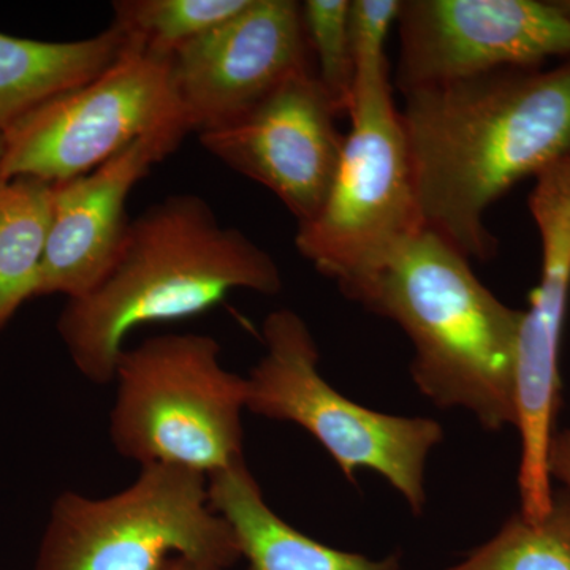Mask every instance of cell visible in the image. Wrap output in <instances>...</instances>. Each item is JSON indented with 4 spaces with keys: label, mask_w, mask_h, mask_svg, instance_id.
I'll use <instances>...</instances> for the list:
<instances>
[{
    "label": "cell",
    "mask_w": 570,
    "mask_h": 570,
    "mask_svg": "<svg viewBox=\"0 0 570 570\" xmlns=\"http://www.w3.org/2000/svg\"><path fill=\"white\" fill-rule=\"evenodd\" d=\"M283 284L264 247L220 224L200 195L175 194L130 220L104 279L67 299L58 333L78 373L107 385L135 328L198 316L234 291L276 295Z\"/></svg>",
    "instance_id": "7a4b0ae2"
},
{
    "label": "cell",
    "mask_w": 570,
    "mask_h": 570,
    "mask_svg": "<svg viewBox=\"0 0 570 570\" xmlns=\"http://www.w3.org/2000/svg\"><path fill=\"white\" fill-rule=\"evenodd\" d=\"M423 227L469 261H491L490 206L570 157V59L499 69L403 92Z\"/></svg>",
    "instance_id": "6da1fadb"
},
{
    "label": "cell",
    "mask_w": 570,
    "mask_h": 570,
    "mask_svg": "<svg viewBox=\"0 0 570 570\" xmlns=\"http://www.w3.org/2000/svg\"><path fill=\"white\" fill-rule=\"evenodd\" d=\"M445 570H570V498L554 497L540 520L517 513L493 539Z\"/></svg>",
    "instance_id": "ac0fdd59"
},
{
    "label": "cell",
    "mask_w": 570,
    "mask_h": 570,
    "mask_svg": "<svg viewBox=\"0 0 570 570\" xmlns=\"http://www.w3.org/2000/svg\"><path fill=\"white\" fill-rule=\"evenodd\" d=\"M351 132L321 213L298 225V253L346 294L425 230L390 78L356 85Z\"/></svg>",
    "instance_id": "52a82bcc"
},
{
    "label": "cell",
    "mask_w": 570,
    "mask_h": 570,
    "mask_svg": "<svg viewBox=\"0 0 570 570\" xmlns=\"http://www.w3.org/2000/svg\"><path fill=\"white\" fill-rule=\"evenodd\" d=\"M396 24L401 92L570 59V17L558 0H403Z\"/></svg>",
    "instance_id": "30bf717a"
},
{
    "label": "cell",
    "mask_w": 570,
    "mask_h": 570,
    "mask_svg": "<svg viewBox=\"0 0 570 570\" xmlns=\"http://www.w3.org/2000/svg\"><path fill=\"white\" fill-rule=\"evenodd\" d=\"M186 135L181 130L146 135L96 170L52 184V220L37 298H80L104 279L129 227L127 198Z\"/></svg>",
    "instance_id": "4fadbf2b"
},
{
    "label": "cell",
    "mask_w": 570,
    "mask_h": 570,
    "mask_svg": "<svg viewBox=\"0 0 570 570\" xmlns=\"http://www.w3.org/2000/svg\"><path fill=\"white\" fill-rule=\"evenodd\" d=\"M351 0H306L302 2L303 22L314 73L332 100L337 115H348L354 100L355 66L348 37Z\"/></svg>",
    "instance_id": "d6986e66"
},
{
    "label": "cell",
    "mask_w": 570,
    "mask_h": 570,
    "mask_svg": "<svg viewBox=\"0 0 570 570\" xmlns=\"http://www.w3.org/2000/svg\"><path fill=\"white\" fill-rule=\"evenodd\" d=\"M193 132L235 121L288 78L314 71L302 2L249 0L171 58Z\"/></svg>",
    "instance_id": "7c38bea8"
},
{
    "label": "cell",
    "mask_w": 570,
    "mask_h": 570,
    "mask_svg": "<svg viewBox=\"0 0 570 570\" xmlns=\"http://www.w3.org/2000/svg\"><path fill=\"white\" fill-rule=\"evenodd\" d=\"M239 560L234 531L209 501L208 478L151 464L110 497L59 494L33 570H163L175 561L230 570Z\"/></svg>",
    "instance_id": "5b68a950"
},
{
    "label": "cell",
    "mask_w": 570,
    "mask_h": 570,
    "mask_svg": "<svg viewBox=\"0 0 570 570\" xmlns=\"http://www.w3.org/2000/svg\"><path fill=\"white\" fill-rule=\"evenodd\" d=\"M51 220L52 184L31 176L0 179V332L37 298Z\"/></svg>",
    "instance_id": "2e32d148"
},
{
    "label": "cell",
    "mask_w": 570,
    "mask_h": 570,
    "mask_svg": "<svg viewBox=\"0 0 570 570\" xmlns=\"http://www.w3.org/2000/svg\"><path fill=\"white\" fill-rule=\"evenodd\" d=\"M530 213L542 264L517 352V430L520 434V513L540 520L554 493L549 471L554 419L560 409V354L570 295V157L535 176Z\"/></svg>",
    "instance_id": "9c48e42d"
},
{
    "label": "cell",
    "mask_w": 570,
    "mask_h": 570,
    "mask_svg": "<svg viewBox=\"0 0 570 570\" xmlns=\"http://www.w3.org/2000/svg\"><path fill=\"white\" fill-rule=\"evenodd\" d=\"M549 471L551 480H560L570 498V428L554 434L550 445Z\"/></svg>",
    "instance_id": "44dd1931"
},
{
    "label": "cell",
    "mask_w": 570,
    "mask_h": 570,
    "mask_svg": "<svg viewBox=\"0 0 570 570\" xmlns=\"http://www.w3.org/2000/svg\"><path fill=\"white\" fill-rule=\"evenodd\" d=\"M163 570H224V569L206 568V566L195 564V562H190V561H175V562H171L170 566H167V568H164Z\"/></svg>",
    "instance_id": "7402d4cb"
},
{
    "label": "cell",
    "mask_w": 570,
    "mask_h": 570,
    "mask_svg": "<svg viewBox=\"0 0 570 570\" xmlns=\"http://www.w3.org/2000/svg\"><path fill=\"white\" fill-rule=\"evenodd\" d=\"M469 262L423 230L343 295L406 333L412 379L431 403L463 409L499 431L517 425L524 311L502 303Z\"/></svg>",
    "instance_id": "3957f363"
},
{
    "label": "cell",
    "mask_w": 570,
    "mask_h": 570,
    "mask_svg": "<svg viewBox=\"0 0 570 570\" xmlns=\"http://www.w3.org/2000/svg\"><path fill=\"white\" fill-rule=\"evenodd\" d=\"M170 130L193 132L176 92L171 59L126 41L102 75L40 105L2 134L0 179L69 181L138 138Z\"/></svg>",
    "instance_id": "ba28073f"
},
{
    "label": "cell",
    "mask_w": 570,
    "mask_h": 570,
    "mask_svg": "<svg viewBox=\"0 0 570 570\" xmlns=\"http://www.w3.org/2000/svg\"><path fill=\"white\" fill-rule=\"evenodd\" d=\"M401 2L403 0L348 2V37L355 66V86L389 78L385 45L400 17Z\"/></svg>",
    "instance_id": "ffe728a7"
},
{
    "label": "cell",
    "mask_w": 570,
    "mask_h": 570,
    "mask_svg": "<svg viewBox=\"0 0 570 570\" xmlns=\"http://www.w3.org/2000/svg\"><path fill=\"white\" fill-rule=\"evenodd\" d=\"M262 337L265 354L246 376L247 412L303 428L351 482L363 469L377 472L420 515L428 456L444 439L441 423L384 414L341 395L322 376L316 341L295 311L268 314Z\"/></svg>",
    "instance_id": "8992f818"
},
{
    "label": "cell",
    "mask_w": 570,
    "mask_h": 570,
    "mask_svg": "<svg viewBox=\"0 0 570 570\" xmlns=\"http://www.w3.org/2000/svg\"><path fill=\"white\" fill-rule=\"evenodd\" d=\"M124 47L126 39L111 24L77 41H37L0 33V134L40 105L102 75Z\"/></svg>",
    "instance_id": "9a60e30c"
},
{
    "label": "cell",
    "mask_w": 570,
    "mask_h": 570,
    "mask_svg": "<svg viewBox=\"0 0 570 570\" xmlns=\"http://www.w3.org/2000/svg\"><path fill=\"white\" fill-rule=\"evenodd\" d=\"M220 354L202 333L124 348L108 417L116 452L140 468L167 464L206 478L245 461L246 377L225 370Z\"/></svg>",
    "instance_id": "277c9868"
},
{
    "label": "cell",
    "mask_w": 570,
    "mask_h": 570,
    "mask_svg": "<svg viewBox=\"0 0 570 570\" xmlns=\"http://www.w3.org/2000/svg\"><path fill=\"white\" fill-rule=\"evenodd\" d=\"M3 154V137L2 134H0V159H2Z\"/></svg>",
    "instance_id": "cb8c5ba5"
},
{
    "label": "cell",
    "mask_w": 570,
    "mask_h": 570,
    "mask_svg": "<svg viewBox=\"0 0 570 570\" xmlns=\"http://www.w3.org/2000/svg\"><path fill=\"white\" fill-rule=\"evenodd\" d=\"M209 501L234 531L246 570H400V557L371 560L309 538L269 508L246 461L208 478Z\"/></svg>",
    "instance_id": "5bb4252c"
},
{
    "label": "cell",
    "mask_w": 570,
    "mask_h": 570,
    "mask_svg": "<svg viewBox=\"0 0 570 570\" xmlns=\"http://www.w3.org/2000/svg\"><path fill=\"white\" fill-rule=\"evenodd\" d=\"M337 116L316 73L302 71L235 121L198 135L206 151L272 190L303 225L335 181L346 138Z\"/></svg>",
    "instance_id": "8fae6325"
},
{
    "label": "cell",
    "mask_w": 570,
    "mask_h": 570,
    "mask_svg": "<svg viewBox=\"0 0 570 570\" xmlns=\"http://www.w3.org/2000/svg\"><path fill=\"white\" fill-rule=\"evenodd\" d=\"M558 3H560L561 9L570 17V0H558Z\"/></svg>",
    "instance_id": "603a6c76"
},
{
    "label": "cell",
    "mask_w": 570,
    "mask_h": 570,
    "mask_svg": "<svg viewBox=\"0 0 570 570\" xmlns=\"http://www.w3.org/2000/svg\"><path fill=\"white\" fill-rule=\"evenodd\" d=\"M249 0H116L112 21L127 43L171 59L187 43L235 17Z\"/></svg>",
    "instance_id": "e0dca14e"
}]
</instances>
